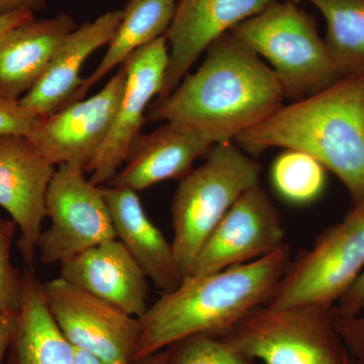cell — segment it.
Returning <instances> with one entry per match:
<instances>
[{"label": "cell", "mask_w": 364, "mask_h": 364, "mask_svg": "<svg viewBox=\"0 0 364 364\" xmlns=\"http://www.w3.org/2000/svg\"><path fill=\"white\" fill-rule=\"evenodd\" d=\"M16 224L0 217V311L18 313L21 304V274L11 264V250Z\"/></svg>", "instance_id": "cell-25"}, {"label": "cell", "mask_w": 364, "mask_h": 364, "mask_svg": "<svg viewBox=\"0 0 364 364\" xmlns=\"http://www.w3.org/2000/svg\"><path fill=\"white\" fill-rule=\"evenodd\" d=\"M215 144L196 132L165 123L140 136L122 168L107 186L143 191L159 182L182 179Z\"/></svg>", "instance_id": "cell-17"}, {"label": "cell", "mask_w": 364, "mask_h": 364, "mask_svg": "<svg viewBox=\"0 0 364 364\" xmlns=\"http://www.w3.org/2000/svg\"><path fill=\"white\" fill-rule=\"evenodd\" d=\"M48 308L76 348L112 364H136L140 321L58 277L43 284Z\"/></svg>", "instance_id": "cell-9"}, {"label": "cell", "mask_w": 364, "mask_h": 364, "mask_svg": "<svg viewBox=\"0 0 364 364\" xmlns=\"http://www.w3.org/2000/svg\"><path fill=\"white\" fill-rule=\"evenodd\" d=\"M73 364H112L90 352L73 347ZM139 364V363H136Z\"/></svg>", "instance_id": "cell-32"}, {"label": "cell", "mask_w": 364, "mask_h": 364, "mask_svg": "<svg viewBox=\"0 0 364 364\" xmlns=\"http://www.w3.org/2000/svg\"><path fill=\"white\" fill-rule=\"evenodd\" d=\"M261 166L233 142L215 144L205 161L181 179L171 205L174 254L183 279L235 203L260 184Z\"/></svg>", "instance_id": "cell-4"}, {"label": "cell", "mask_w": 364, "mask_h": 364, "mask_svg": "<svg viewBox=\"0 0 364 364\" xmlns=\"http://www.w3.org/2000/svg\"><path fill=\"white\" fill-rule=\"evenodd\" d=\"M168 55L164 35L136 50L122 64L126 82L116 116L109 135L85 168L91 183L107 186L123 166L147 119L146 109L162 90Z\"/></svg>", "instance_id": "cell-10"}, {"label": "cell", "mask_w": 364, "mask_h": 364, "mask_svg": "<svg viewBox=\"0 0 364 364\" xmlns=\"http://www.w3.org/2000/svg\"><path fill=\"white\" fill-rule=\"evenodd\" d=\"M284 100L272 69L229 32L208 48L202 65L168 97L150 105L148 119L196 132L214 144L230 143Z\"/></svg>", "instance_id": "cell-1"}, {"label": "cell", "mask_w": 364, "mask_h": 364, "mask_svg": "<svg viewBox=\"0 0 364 364\" xmlns=\"http://www.w3.org/2000/svg\"><path fill=\"white\" fill-rule=\"evenodd\" d=\"M49 229L41 233L37 250L46 265L65 262L83 251L117 239L102 186L91 183L85 171L61 165L46 196Z\"/></svg>", "instance_id": "cell-8"}, {"label": "cell", "mask_w": 364, "mask_h": 364, "mask_svg": "<svg viewBox=\"0 0 364 364\" xmlns=\"http://www.w3.org/2000/svg\"><path fill=\"white\" fill-rule=\"evenodd\" d=\"M275 0H176L166 33L168 65L154 102L168 97L215 41L261 13Z\"/></svg>", "instance_id": "cell-14"}, {"label": "cell", "mask_w": 364, "mask_h": 364, "mask_svg": "<svg viewBox=\"0 0 364 364\" xmlns=\"http://www.w3.org/2000/svg\"><path fill=\"white\" fill-rule=\"evenodd\" d=\"M249 154L272 147L306 153L344 184L353 205L364 200V75L282 105L237 136Z\"/></svg>", "instance_id": "cell-3"}, {"label": "cell", "mask_w": 364, "mask_h": 364, "mask_svg": "<svg viewBox=\"0 0 364 364\" xmlns=\"http://www.w3.org/2000/svg\"><path fill=\"white\" fill-rule=\"evenodd\" d=\"M60 277L133 317L148 306V277L117 239L105 241L61 263Z\"/></svg>", "instance_id": "cell-15"}, {"label": "cell", "mask_w": 364, "mask_h": 364, "mask_svg": "<svg viewBox=\"0 0 364 364\" xmlns=\"http://www.w3.org/2000/svg\"><path fill=\"white\" fill-rule=\"evenodd\" d=\"M37 119L23 109L20 100L0 95V136H28Z\"/></svg>", "instance_id": "cell-26"}, {"label": "cell", "mask_w": 364, "mask_h": 364, "mask_svg": "<svg viewBox=\"0 0 364 364\" xmlns=\"http://www.w3.org/2000/svg\"><path fill=\"white\" fill-rule=\"evenodd\" d=\"M336 308L339 317L359 315L364 310V270L346 293L340 298Z\"/></svg>", "instance_id": "cell-28"}, {"label": "cell", "mask_w": 364, "mask_h": 364, "mask_svg": "<svg viewBox=\"0 0 364 364\" xmlns=\"http://www.w3.org/2000/svg\"><path fill=\"white\" fill-rule=\"evenodd\" d=\"M122 18L123 11H112L77 26L59 48L42 77L21 97L23 109L40 119L70 105L82 85L80 72L86 60L109 44Z\"/></svg>", "instance_id": "cell-16"}, {"label": "cell", "mask_w": 364, "mask_h": 364, "mask_svg": "<svg viewBox=\"0 0 364 364\" xmlns=\"http://www.w3.org/2000/svg\"><path fill=\"white\" fill-rule=\"evenodd\" d=\"M272 181L282 198L296 205H305L322 195L326 169L306 153L286 150L273 162Z\"/></svg>", "instance_id": "cell-23"}, {"label": "cell", "mask_w": 364, "mask_h": 364, "mask_svg": "<svg viewBox=\"0 0 364 364\" xmlns=\"http://www.w3.org/2000/svg\"><path fill=\"white\" fill-rule=\"evenodd\" d=\"M18 313H7L0 311V364L4 363L9 344L16 332Z\"/></svg>", "instance_id": "cell-29"}, {"label": "cell", "mask_w": 364, "mask_h": 364, "mask_svg": "<svg viewBox=\"0 0 364 364\" xmlns=\"http://www.w3.org/2000/svg\"><path fill=\"white\" fill-rule=\"evenodd\" d=\"M55 171L26 136H0V207L20 228L18 251L26 267L33 270L47 217L46 196Z\"/></svg>", "instance_id": "cell-13"}, {"label": "cell", "mask_w": 364, "mask_h": 364, "mask_svg": "<svg viewBox=\"0 0 364 364\" xmlns=\"http://www.w3.org/2000/svg\"><path fill=\"white\" fill-rule=\"evenodd\" d=\"M77 28L68 14L26 21L0 40V95L21 100L42 77L69 35Z\"/></svg>", "instance_id": "cell-19"}, {"label": "cell", "mask_w": 364, "mask_h": 364, "mask_svg": "<svg viewBox=\"0 0 364 364\" xmlns=\"http://www.w3.org/2000/svg\"><path fill=\"white\" fill-rule=\"evenodd\" d=\"M168 361L169 348H166L144 359L139 364H168Z\"/></svg>", "instance_id": "cell-33"}, {"label": "cell", "mask_w": 364, "mask_h": 364, "mask_svg": "<svg viewBox=\"0 0 364 364\" xmlns=\"http://www.w3.org/2000/svg\"><path fill=\"white\" fill-rule=\"evenodd\" d=\"M279 210L259 186L228 210L196 256L189 275L207 274L260 259L286 245Z\"/></svg>", "instance_id": "cell-12"}, {"label": "cell", "mask_w": 364, "mask_h": 364, "mask_svg": "<svg viewBox=\"0 0 364 364\" xmlns=\"http://www.w3.org/2000/svg\"><path fill=\"white\" fill-rule=\"evenodd\" d=\"M176 7V0H129L104 58L95 71L83 79L72 104L83 100L93 85L112 69L121 66L136 50L166 35Z\"/></svg>", "instance_id": "cell-21"}, {"label": "cell", "mask_w": 364, "mask_h": 364, "mask_svg": "<svg viewBox=\"0 0 364 364\" xmlns=\"http://www.w3.org/2000/svg\"><path fill=\"white\" fill-rule=\"evenodd\" d=\"M337 331L348 350L353 364H364V315L339 317L335 321Z\"/></svg>", "instance_id": "cell-27"}, {"label": "cell", "mask_w": 364, "mask_h": 364, "mask_svg": "<svg viewBox=\"0 0 364 364\" xmlns=\"http://www.w3.org/2000/svg\"><path fill=\"white\" fill-rule=\"evenodd\" d=\"M117 239L133 256L146 277L163 294L173 291L183 280L173 245L149 219L136 191L102 186Z\"/></svg>", "instance_id": "cell-18"}, {"label": "cell", "mask_w": 364, "mask_h": 364, "mask_svg": "<svg viewBox=\"0 0 364 364\" xmlns=\"http://www.w3.org/2000/svg\"><path fill=\"white\" fill-rule=\"evenodd\" d=\"M230 33L267 60L284 98L303 100L342 78L313 16L293 1H274Z\"/></svg>", "instance_id": "cell-5"}, {"label": "cell", "mask_w": 364, "mask_h": 364, "mask_svg": "<svg viewBox=\"0 0 364 364\" xmlns=\"http://www.w3.org/2000/svg\"><path fill=\"white\" fill-rule=\"evenodd\" d=\"M291 262L286 244L252 262L188 275L139 318L136 363L189 337L224 336L249 313L267 305Z\"/></svg>", "instance_id": "cell-2"}, {"label": "cell", "mask_w": 364, "mask_h": 364, "mask_svg": "<svg viewBox=\"0 0 364 364\" xmlns=\"http://www.w3.org/2000/svg\"><path fill=\"white\" fill-rule=\"evenodd\" d=\"M335 306L263 305L222 338L263 364H353L337 331Z\"/></svg>", "instance_id": "cell-6"}, {"label": "cell", "mask_w": 364, "mask_h": 364, "mask_svg": "<svg viewBox=\"0 0 364 364\" xmlns=\"http://www.w3.org/2000/svg\"><path fill=\"white\" fill-rule=\"evenodd\" d=\"M33 18H35L33 11L30 9H20L13 13L0 14V40L16 26Z\"/></svg>", "instance_id": "cell-30"}, {"label": "cell", "mask_w": 364, "mask_h": 364, "mask_svg": "<svg viewBox=\"0 0 364 364\" xmlns=\"http://www.w3.org/2000/svg\"><path fill=\"white\" fill-rule=\"evenodd\" d=\"M327 21L325 44L346 76L364 75V0H308Z\"/></svg>", "instance_id": "cell-22"}, {"label": "cell", "mask_w": 364, "mask_h": 364, "mask_svg": "<svg viewBox=\"0 0 364 364\" xmlns=\"http://www.w3.org/2000/svg\"><path fill=\"white\" fill-rule=\"evenodd\" d=\"M43 0H0V14L13 13L20 9H30L41 6Z\"/></svg>", "instance_id": "cell-31"}, {"label": "cell", "mask_w": 364, "mask_h": 364, "mask_svg": "<svg viewBox=\"0 0 364 364\" xmlns=\"http://www.w3.org/2000/svg\"><path fill=\"white\" fill-rule=\"evenodd\" d=\"M169 348L168 364H254L222 337L198 335Z\"/></svg>", "instance_id": "cell-24"}, {"label": "cell", "mask_w": 364, "mask_h": 364, "mask_svg": "<svg viewBox=\"0 0 364 364\" xmlns=\"http://www.w3.org/2000/svg\"><path fill=\"white\" fill-rule=\"evenodd\" d=\"M364 270V200L291 261L267 304L335 306Z\"/></svg>", "instance_id": "cell-7"}, {"label": "cell", "mask_w": 364, "mask_h": 364, "mask_svg": "<svg viewBox=\"0 0 364 364\" xmlns=\"http://www.w3.org/2000/svg\"><path fill=\"white\" fill-rule=\"evenodd\" d=\"M124 82L126 69L121 65L97 95L40 117L26 138L54 166L73 165L85 171L109 135Z\"/></svg>", "instance_id": "cell-11"}, {"label": "cell", "mask_w": 364, "mask_h": 364, "mask_svg": "<svg viewBox=\"0 0 364 364\" xmlns=\"http://www.w3.org/2000/svg\"><path fill=\"white\" fill-rule=\"evenodd\" d=\"M6 364H73V346L55 322L35 270L21 273V304Z\"/></svg>", "instance_id": "cell-20"}]
</instances>
